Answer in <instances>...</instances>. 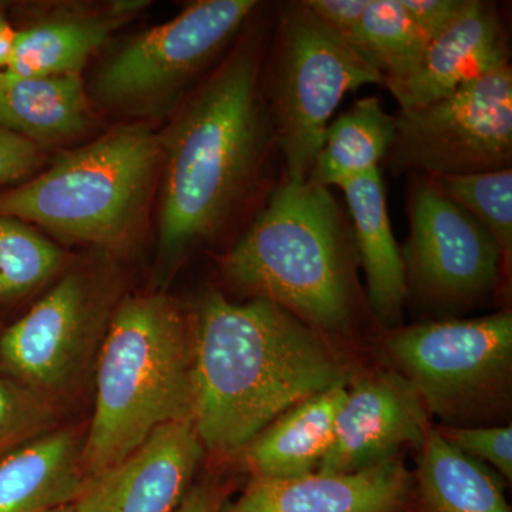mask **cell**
<instances>
[{"label": "cell", "instance_id": "16", "mask_svg": "<svg viewBox=\"0 0 512 512\" xmlns=\"http://www.w3.org/2000/svg\"><path fill=\"white\" fill-rule=\"evenodd\" d=\"M76 431H49L0 458V512H52L89 488Z\"/></svg>", "mask_w": 512, "mask_h": 512}, {"label": "cell", "instance_id": "4", "mask_svg": "<svg viewBox=\"0 0 512 512\" xmlns=\"http://www.w3.org/2000/svg\"><path fill=\"white\" fill-rule=\"evenodd\" d=\"M232 286L282 306L315 330L336 332L353 315L346 225L332 192L285 178L222 258Z\"/></svg>", "mask_w": 512, "mask_h": 512}, {"label": "cell", "instance_id": "31", "mask_svg": "<svg viewBox=\"0 0 512 512\" xmlns=\"http://www.w3.org/2000/svg\"><path fill=\"white\" fill-rule=\"evenodd\" d=\"M229 485L217 481H204L192 485L184 500L173 512H220L229 500Z\"/></svg>", "mask_w": 512, "mask_h": 512}, {"label": "cell", "instance_id": "15", "mask_svg": "<svg viewBox=\"0 0 512 512\" xmlns=\"http://www.w3.org/2000/svg\"><path fill=\"white\" fill-rule=\"evenodd\" d=\"M202 453L192 420L165 424L120 466L90 480L94 512H173L194 485Z\"/></svg>", "mask_w": 512, "mask_h": 512}, {"label": "cell", "instance_id": "33", "mask_svg": "<svg viewBox=\"0 0 512 512\" xmlns=\"http://www.w3.org/2000/svg\"><path fill=\"white\" fill-rule=\"evenodd\" d=\"M94 510H96V493H94L93 484L90 481L89 488L79 501L66 505V507L57 508L52 512H94Z\"/></svg>", "mask_w": 512, "mask_h": 512}, {"label": "cell", "instance_id": "1", "mask_svg": "<svg viewBox=\"0 0 512 512\" xmlns=\"http://www.w3.org/2000/svg\"><path fill=\"white\" fill-rule=\"evenodd\" d=\"M255 28L197 87L161 136L160 258L175 261L229 224L275 143ZM276 144V143H275Z\"/></svg>", "mask_w": 512, "mask_h": 512}, {"label": "cell", "instance_id": "7", "mask_svg": "<svg viewBox=\"0 0 512 512\" xmlns=\"http://www.w3.org/2000/svg\"><path fill=\"white\" fill-rule=\"evenodd\" d=\"M387 350L426 410L444 420L484 412L507 394L512 315L447 319L394 330Z\"/></svg>", "mask_w": 512, "mask_h": 512}, {"label": "cell", "instance_id": "13", "mask_svg": "<svg viewBox=\"0 0 512 512\" xmlns=\"http://www.w3.org/2000/svg\"><path fill=\"white\" fill-rule=\"evenodd\" d=\"M413 477L399 458L350 474L255 478L220 512H410Z\"/></svg>", "mask_w": 512, "mask_h": 512}, {"label": "cell", "instance_id": "28", "mask_svg": "<svg viewBox=\"0 0 512 512\" xmlns=\"http://www.w3.org/2000/svg\"><path fill=\"white\" fill-rule=\"evenodd\" d=\"M42 163V148L0 126V187L29 177Z\"/></svg>", "mask_w": 512, "mask_h": 512}, {"label": "cell", "instance_id": "2", "mask_svg": "<svg viewBox=\"0 0 512 512\" xmlns=\"http://www.w3.org/2000/svg\"><path fill=\"white\" fill-rule=\"evenodd\" d=\"M191 323L192 423L212 453L242 450L291 407L348 380L318 330L268 299L210 291Z\"/></svg>", "mask_w": 512, "mask_h": 512}, {"label": "cell", "instance_id": "18", "mask_svg": "<svg viewBox=\"0 0 512 512\" xmlns=\"http://www.w3.org/2000/svg\"><path fill=\"white\" fill-rule=\"evenodd\" d=\"M346 384L313 394L272 421L249 441L244 461L252 477L292 478L318 470L332 444Z\"/></svg>", "mask_w": 512, "mask_h": 512}, {"label": "cell", "instance_id": "3", "mask_svg": "<svg viewBox=\"0 0 512 512\" xmlns=\"http://www.w3.org/2000/svg\"><path fill=\"white\" fill-rule=\"evenodd\" d=\"M96 406L83 441L89 480L120 466L157 429L192 420V323L164 293L127 296L99 357Z\"/></svg>", "mask_w": 512, "mask_h": 512}, {"label": "cell", "instance_id": "32", "mask_svg": "<svg viewBox=\"0 0 512 512\" xmlns=\"http://www.w3.org/2000/svg\"><path fill=\"white\" fill-rule=\"evenodd\" d=\"M16 36L18 30L13 29L8 20L0 16V72H6L8 69L15 50Z\"/></svg>", "mask_w": 512, "mask_h": 512}, {"label": "cell", "instance_id": "11", "mask_svg": "<svg viewBox=\"0 0 512 512\" xmlns=\"http://www.w3.org/2000/svg\"><path fill=\"white\" fill-rule=\"evenodd\" d=\"M94 291L82 272L63 276L45 298L0 336V367L45 394L59 392L79 369L94 323Z\"/></svg>", "mask_w": 512, "mask_h": 512}, {"label": "cell", "instance_id": "25", "mask_svg": "<svg viewBox=\"0 0 512 512\" xmlns=\"http://www.w3.org/2000/svg\"><path fill=\"white\" fill-rule=\"evenodd\" d=\"M457 205L483 225L503 255L504 268L512 256V168L487 173L433 177Z\"/></svg>", "mask_w": 512, "mask_h": 512}, {"label": "cell", "instance_id": "5", "mask_svg": "<svg viewBox=\"0 0 512 512\" xmlns=\"http://www.w3.org/2000/svg\"><path fill=\"white\" fill-rule=\"evenodd\" d=\"M160 171V134L123 124L0 194V215L35 222L64 241L121 251L140 234Z\"/></svg>", "mask_w": 512, "mask_h": 512}, {"label": "cell", "instance_id": "8", "mask_svg": "<svg viewBox=\"0 0 512 512\" xmlns=\"http://www.w3.org/2000/svg\"><path fill=\"white\" fill-rule=\"evenodd\" d=\"M387 164L396 175H463L512 164V70L498 67L456 92L394 116Z\"/></svg>", "mask_w": 512, "mask_h": 512}, {"label": "cell", "instance_id": "10", "mask_svg": "<svg viewBox=\"0 0 512 512\" xmlns=\"http://www.w3.org/2000/svg\"><path fill=\"white\" fill-rule=\"evenodd\" d=\"M407 211L410 235L402 251L407 295L461 308L494 291L504 268L497 242L433 177L413 175Z\"/></svg>", "mask_w": 512, "mask_h": 512}, {"label": "cell", "instance_id": "21", "mask_svg": "<svg viewBox=\"0 0 512 512\" xmlns=\"http://www.w3.org/2000/svg\"><path fill=\"white\" fill-rule=\"evenodd\" d=\"M396 136V121L377 97L357 100L326 127L311 177L323 187H342L377 170Z\"/></svg>", "mask_w": 512, "mask_h": 512}, {"label": "cell", "instance_id": "22", "mask_svg": "<svg viewBox=\"0 0 512 512\" xmlns=\"http://www.w3.org/2000/svg\"><path fill=\"white\" fill-rule=\"evenodd\" d=\"M130 9L126 6L107 16L52 20L18 30L6 73L18 77L80 74Z\"/></svg>", "mask_w": 512, "mask_h": 512}, {"label": "cell", "instance_id": "17", "mask_svg": "<svg viewBox=\"0 0 512 512\" xmlns=\"http://www.w3.org/2000/svg\"><path fill=\"white\" fill-rule=\"evenodd\" d=\"M353 222V235L365 269L367 299L380 322L394 325L407 298L402 251L394 238L380 168L340 187Z\"/></svg>", "mask_w": 512, "mask_h": 512}, {"label": "cell", "instance_id": "14", "mask_svg": "<svg viewBox=\"0 0 512 512\" xmlns=\"http://www.w3.org/2000/svg\"><path fill=\"white\" fill-rule=\"evenodd\" d=\"M510 63L507 32L497 9L466 0L457 18L433 37L413 72L386 89L400 110L426 106Z\"/></svg>", "mask_w": 512, "mask_h": 512}, {"label": "cell", "instance_id": "24", "mask_svg": "<svg viewBox=\"0 0 512 512\" xmlns=\"http://www.w3.org/2000/svg\"><path fill=\"white\" fill-rule=\"evenodd\" d=\"M64 252L18 218L0 215V301L35 291L59 274Z\"/></svg>", "mask_w": 512, "mask_h": 512}, {"label": "cell", "instance_id": "29", "mask_svg": "<svg viewBox=\"0 0 512 512\" xmlns=\"http://www.w3.org/2000/svg\"><path fill=\"white\" fill-rule=\"evenodd\" d=\"M367 2L369 0H303V5L326 28L346 40L362 18Z\"/></svg>", "mask_w": 512, "mask_h": 512}, {"label": "cell", "instance_id": "23", "mask_svg": "<svg viewBox=\"0 0 512 512\" xmlns=\"http://www.w3.org/2000/svg\"><path fill=\"white\" fill-rule=\"evenodd\" d=\"M346 40L382 74L386 87L413 72L431 39L402 0H369Z\"/></svg>", "mask_w": 512, "mask_h": 512}, {"label": "cell", "instance_id": "27", "mask_svg": "<svg viewBox=\"0 0 512 512\" xmlns=\"http://www.w3.org/2000/svg\"><path fill=\"white\" fill-rule=\"evenodd\" d=\"M437 431L451 446L480 463L487 461L511 483L512 430L510 426L480 427V429L443 427Z\"/></svg>", "mask_w": 512, "mask_h": 512}, {"label": "cell", "instance_id": "6", "mask_svg": "<svg viewBox=\"0 0 512 512\" xmlns=\"http://www.w3.org/2000/svg\"><path fill=\"white\" fill-rule=\"evenodd\" d=\"M366 84H382L365 57L326 28L303 2L281 9L266 97L285 178L308 180L326 127L340 101Z\"/></svg>", "mask_w": 512, "mask_h": 512}, {"label": "cell", "instance_id": "34", "mask_svg": "<svg viewBox=\"0 0 512 512\" xmlns=\"http://www.w3.org/2000/svg\"><path fill=\"white\" fill-rule=\"evenodd\" d=\"M3 73H5V72H0V80H2Z\"/></svg>", "mask_w": 512, "mask_h": 512}, {"label": "cell", "instance_id": "30", "mask_svg": "<svg viewBox=\"0 0 512 512\" xmlns=\"http://www.w3.org/2000/svg\"><path fill=\"white\" fill-rule=\"evenodd\" d=\"M404 9L433 39L446 29L466 5V0H402Z\"/></svg>", "mask_w": 512, "mask_h": 512}, {"label": "cell", "instance_id": "12", "mask_svg": "<svg viewBox=\"0 0 512 512\" xmlns=\"http://www.w3.org/2000/svg\"><path fill=\"white\" fill-rule=\"evenodd\" d=\"M430 427L426 407L406 377L376 372L346 393L332 444L316 473L350 474L397 458L404 446L420 448Z\"/></svg>", "mask_w": 512, "mask_h": 512}, {"label": "cell", "instance_id": "9", "mask_svg": "<svg viewBox=\"0 0 512 512\" xmlns=\"http://www.w3.org/2000/svg\"><path fill=\"white\" fill-rule=\"evenodd\" d=\"M255 0H200L144 30L103 64L94 90L106 106L143 113L168 103L241 36Z\"/></svg>", "mask_w": 512, "mask_h": 512}, {"label": "cell", "instance_id": "26", "mask_svg": "<svg viewBox=\"0 0 512 512\" xmlns=\"http://www.w3.org/2000/svg\"><path fill=\"white\" fill-rule=\"evenodd\" d=\"M55 421L49 397L0 376V458L52 431Z\"/></svg>", "mask_w": 512, "mask_h": 512}, {"label": "cell", "instance_id": "20", "mask_svg": "<svg viewBox=\"0 0 512 512\" xmlns=\"http://www.w3.org/2000/svg\"><path fill=\"white\" fill-rule=\"evenodd\" d=\"M410 512H511L498 478L429 429L419 448Z\"/></svg>", "mask_w": 512, "mask_h": 512}, {"label": "cell", "instance_id": "19", "mask_svg": "<svg viewBox=\"0 0 512 512\" xmlns=\"http://www.w3.org/2000/svg\"><path fill=\"white\" fill-rule=\"evenodd\" d=\"M93 123L80 74L0 80V126L37 147L57 146L87 133Z\"/></svg>", "mask_w": 512, "mask_h": 512}]
</instances>
